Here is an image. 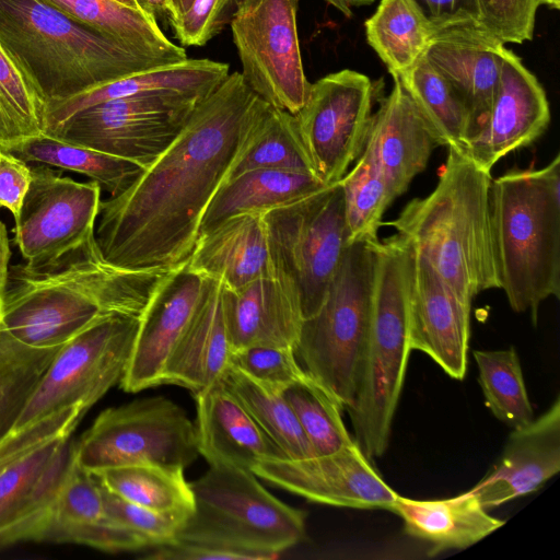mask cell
<instances>
[{
    "mask_svg": "<svg viewBox=\"0 0 560 560\" xmlns=\"http://www.w3.org/2000/svg\"><path fill=\"white\" fill-rule=\"evenodd\" d=\"M420 1V7L435 28L467 22L478 23L479 12L476 0Z\"/></svg>",
    "mask_w": 560,
    "mask_h": 560,
    "instance_id": "obj_50",
    "label": "cell"
},
{
    "mask_svg": "<svg viewBox=\"0 0 560 560\" xmlns=\"http://www.w3.org/2000/svg\"><path fill=\"white\" fill-rule=\"evenodd\" d=\"M479 384L493 416L516 429L534 419L521 362L514 348L475 350Z\"/></svg>",
    "mask_w": 560,
    "mask_h": 560,
    "instance_id": "obj_40",
    "label": "cell"
},
{
    "mask_svg": "<svg viewBox=\"0 0 560 560\" xmlns=\"http://www.w3.org/2000/svg\"><path fill=\"white\" fill-rule=\"evenodd\" d=\"M11 249L5 225L0 221V320L3 307L7 277L10 266Z\"/></svg>",
    "mask_w": 560,
    "mask_h": 560,
    "instance_id": "obj_51",
    "label": "cell"
},
{
    "mask_svg": "<svg viewBox=\"0 0 560 560\" xmlns=\"http://www.w3.org/2000/svg\"><path fill=\"white\" fill-rule=\"evenodd\" d=\"M0 43L46 103L174 61L129 47L43 0H0Z\"/></svg>",
    "mask_w": 560,
    "mask_h": 560,
    "instance_id": "obj_4",
    "label": "cell"
},
{
    "mask_svg": "<svg viewBox=\"0 0 560 560\" xmlns=\"http://www.w3.org/2000/svg\"><path fill=\"white\" fill-rule=\"evenodd\" d=\"M0 150L12 153L25 162H36L83 174L96 182L110 197L125 191L144 171L142 166L129 160L45 133Z\"/></svg>",
    "mask_w": 560,
    "mask_h": 560,
    "instance_id": "obj_33",
    "label": "cell"
},
{
    "mask_svg": "<svg viewBox=\"0 0 560 560\" xmlns=\"http://www.w3.org/2000/svg\"><path fill=\"white\" fill-rule=\"evenodd\" d=\"M549 103L536 77L512 50L505 49L489 114L460 150L491 173L499 160L535 142L549 126Z\"/></svg>",
    "mask_w": 560,
    "mask_h": 560,
    "instance_id": "obj_17",
    "label": "cell"
},
{
    "mask_svg": "<svg viewBox=\"0 0 560 560\" xmlns=\"http://www.w3.org/2000/svg\"><path fill=\"white\" fill-rule=\"evenodd\" d=\"M222 380L280 455L295 459L316 455L281 389L262 384L233 365Z\"/></svg>",
    "mask_w": 560,
    "mask_h": 560,
    "instance_id": "obj_38",
    "label": "cell"
},
{
    "mask_svg": "<svg viewBox=\"0 0 560 560\" xmlns=\"http://www.w3.org/2000/svg\"><path fill=\"white\" fill-rule=\"evenodd\" d=\"M252 378L283 390L307 374L291 348L254 346L234 350L231 364Z\"/></svg>",
    "mask_w": 560,
    "mask_h": 560,
    "instance_id": "obj_45",
    "label": "cell"
},
{
    "mask_svg": "<svg viewBox=\"0 0 560 560\" xmlns=\"http://www.w3.org/2000/svg\"><path fill=\"white\" fill-rule=\"evenodd\" d=\"M490 217L500 289L536 325L540 304L560 299V154L492 178Z\"/></svg>",
    "mask_w": 560,
    "mask_h": 560,
    "instance_id": "obj_5",
    "label": "cell"
},
{
    "mask_svg": "<svg viewBox=\"0 0 560 560\" xmlns=\"http://www.w3.org/2000/svg\"><path fill=\"white\" fill-rule=\"evenodd\" d=\"M560 470V399L526 425L513 429L501 457L471 489L490 511L536 491Z\"/></svg>",
    "mask_w": 560,
    "mask_h": 560,
    "instance_id": "obj_23",
    "label": "cell"
},
{
    "mask_svg": "<svg viewBox=\"0 0 560 560\" xmlns=\"http://www.w3.org/2000/svg\"><path fill=\"white\" fill-rule=\"evenodd\" d=\"M100 486L108 515L132 533L144 549L174 541L187 520V516L156 512L131 503L110 492L101 482Z\"/></svg>",
    "mask_w": 560,
    "mask_h": 560,
    "instance_id": "obj_44",
    "label": "cell"
},
{
    "mask_svg": "<svg viewBox=\"0 0 560 560\" xmlns=\"http://www.w3.org/2000/svg\"><path fill=\"white\" fill-rule=\"evenodd\" d=\"M138 326L139 317L109 314L97 318L63 345L14 431L67 408L79 407L88 411L120 383L132 353Z\"/></svg>",
    "mask_w": 560,
    "mask_h": 560,
    "instance_id": "obj_11",
    "label": "cell"
},
{
    "mask_svg": "<svg viewBox=\"0 0 560 560\" xmlns=\"http://www.w3.org/2000/svg\"><path fill=\"white\" fill-rule=\"evenodd\" d=\"M32 180L27 162L0 150V207L7 208L14 219Z\"/></svg>",
    "mask_w": 560,
    "mask_h": 560,
    "instance_id": "obj_49",
    "label": "cell"
},
{
    "mask_svg": "<svg viewBox=\"0 0 560 560\" xmlns=\"http://www.w3.org/2000/svg\"><path fill=\"white\" fill-rule=\"evenodd\" d=\"M1 208V207H0Z\"/></svg>",
    "mask_w": 560,
    "mask_h": 560,
    "instance_id": "obj_57",
    "label": "cell"
},
{
    "mask_svg": "<svg viewBox=\"0 0 560 560\" xmlns=\"http://www.w3.org/2000/svg\"><path fill=\"white\" fill-rule=\"evenodd\" d=\"M256 168L285 170L317 177L300 137L295 116L260 97L243 131L223 183Z\"/></svg>",
    "mask_w": 560,
    "mask_h": 560,
    "instance_id": "obj_31",
    "label": "cell"
},
{
    "mask_svg": "<svg viewBox=\"0 0 560 560\" xmlns=\"http://www.w3.org/2000/svg\"><path fill=\"white\" fill-rule=\"evenodd\" d=\"M42 540L85 545L108 552L144 549L132 533L108 515L98 479L78 464L73 453L43 528Z\"/></svg>",
    "mask_w": 560,
    "mask_h": 560,
    "instance_id": "obj_26",
    "label": "cell"
},
{
    "mask_svg": "<svg viewBox=\"0 0 560 560\" xmlns=\"http://www.w3.org/2000/svg\"><path fill=\"white\" fill-rule=\"evenodd\" d=\"M190 488L195 508L176 539L270 560L305 536V512L272 495L250 470L209 466Z\"/></svg>",
    "mask_w": 560,
    "mask_h": 560,
    "instance_id": "obj_8",
    "label": "cell"
},
{
    "mask_svg": "<svg viewBox=\"0 0 560 560\" xmlns=\"http://www.w3.org/2000/svg\"><path fill=\"white\" fill-rule=\"evenodd\" d=\"M222 301L232 352L254 346L294 350L304 316L287 273L279 269L235 290L223 285Z\"/></svg>",
    "mask_w": 560,
    "mask_h": 560,
    "instance_id": "obj_22",
    "label": "cell"
},
{
    "mask_svg": "<svg viewBox=\"0 0 560 560\" xmlns=\"http://www.w3.org/2000/svg\"><path fill=\"white\" fill-rule=\"evenodd\" d=\"M389 511L402 520L407 535L431 546L430 555L468 548L505 523L491 516L470 491L442 500L398 495Z\"/></svg>",
    "mask_w": 560,
    "mask_h": 560,
    "instance_id": "obj_30",
    "label": "cell"
},
{
    "mask_svg": "<svg viewBox=\"0 0 560 560\" xmlns=\"http://www.w3.org/2000/svg\"><path fill=\"white\" fill-rule=\"evenodd\" d=\"M199 455L209 464L250 470L280 454L223 380L194 394Z\"/></svg>",
    "mask_w": 560,
    "mask_h": 560,
    "instance_id": "obj_27",
    "label": "cell"
},
{
    "mask_svg": "<svg viewBox=\"0 0 560 560\" xmlns=\"http://www.w3.org/2000/svg\"><path fill=\"white\" fill-rule=\"evenodd\" d=\"M229 65L211 59H189L155 67L107 82L45 105L43 133L51 135L77 113L112 100L150 95L209 96L229 75Z\"/></svg>",
    "mask_w": 560,
    "mask_h": 560,
    "instance_id": "obj_25",
    "label": "cell"
},
{
    "mask_svg": "<svg viewBox=\"0 0 560 560\" xmlns=\"http://www.w3.org/2000/svg\"><path fill=\"white\" fill-rule=\"evenodd\" d=\"M326 187L316 176L277 168H256L223 183L209 202L199 235L223 220L245 213L265 214Z\"/></svg>",
    "mask_w": 560,
    "mask_h": 560,
    "instance_id": "obj_32",
    "label": "cell"
},
{
    "mask_svg": "<svg viewBox=\"0 0 560 560\" xmlns=\"http://www.w3.org/2000/svg\"><path fill=\"white\" fill-rule=\"evenodd\" d=\"M86 411L71 407L10 433L0 442V475L13 463L42 444L71 435Z\"/></svg>",
    "mask_w": 560,
    "mask_h": 560,
    "instance_id": "obj_47",
    "label": "cell"
},
{
    "mask_svg": "<svg viewBox=\"0 0 560 560\" xmlns=\"http://www.w3.org/2000/svg\"><path fill=\"white\" fill-rule=\"evenodd\" d=\"M73 455L85 470L133 464L185 469L199 456L195 423L173 400L156 396L102 411Z\"/></svg>",
    "mask_w": 560,
    "mask_h": 560,
    "instance_id": "obj_9",
    "label": "cell"
},
{
    "mask_svg": "<svg viewBox=\"0 0 560 560\" xmlns=\"http://www.w3.org/2000/svg\"><path fill=\"white\" fill-rule=\"evenodd\" d=\"M234 0H194L171 25L183 46H203L224 27Z\"/></svg>",
    "mask_w": 560,
    "mask_h": 560,
    "instance_id": "obj_48",
    "label": "cell"
},
{
    "mask_svg": "<svg viewBox=\"0 0 560 560\" xmlns=\"http://www.w3.org/2000/svg\"><path fill=\"white\" fill-rule=\"evenodd\" d=\"M222 282L212 279L188 328L168 358L162 384H173L192 394L221 381L231 364Z\"/></svg>",
    "mask_w": 560,
    "mask_h": 560,
    "instance_id": "obj_29",
    "label": "cell"
},
{
    "mask_svg": "<svg viewBox=\"0 0 560 560\" xmlns=\"http://www.w3.org/2000/svg\"><path fill=\"white\" fill-rule=\"evenodd\" d=\"M273 260L296 284L304 318L314 315L349 245L339 183L264 214Z\"/></svg>",
    "mask_w": 560,
    "mask_h": 560,
    "instance_id": "obj_10",
    "label": "cell"
},
{
    "mask_svg": "<svg viewBox=\"0 0 560 560\" xmlns=\"http://www.w3.org/2000/svg\"><path fill=\"white\" fill-rule=\"evenodd\" d=\"M388 95L377 98L360 156L385 176L397 197L427 167L439 142L396 78Z\"/></svg>",
    "mask_w": 560,
    "mask_h": 560,
    "instance_id": "obj_24",
    "label": "cell"
},
{
    "mask_svg": "<svg viewBox=\"0 0 560 560\" xmlns=\"http://www.w3.org/2000/svg\"><path fill=\"white\" fill-rule=\"evenodd\" d=\"M375 86L366 75L340 70L311 83L294 115L300 137L318 179L337 184L364 148Z\"/></svg>",
    "mask_w": 560,
    "mask_h": 560,
    "instance_id": "obj_14",
    "label": "cell"
},
{
    "mask_svg": "<svg viewBox=\"0 0 560 560\" xmlns=\"http://www.w3.org/2000/svg\"><path fill=\"white\" fill-rule=\"evenodd\" d=\"M347 18L352 16V8L372 4L375 0H324Z\"/></svg>",
    "mask_w": 560,
    "mask_h": 560,
    "instance_id": "obj_53",
    "label": "cell"
},
{
    "mask_svg": "<svg viewBox=\"0 0 560 560\" xmlns=\"http://www.w3.org/2000/svg\"><path fill=\"white\" fill-rule=\"evenodd\" d=\"M299 0H237L231 31L246 84L261 100L295 115L311 83L298 36Z\"/></svg>",
    "mask_w": 560,
    "mask_h": 560,
    "instance_id": "obj_12",
    "label": "cell"
},
{
    "mask_svg": "<svg viewBox=\"0 0 560 560\" xmlns=\"http://www.w3.org/2000/svg\"><path fill=\"white\" fill-rule=\"evenodd\" d=\"M61 347H30L0 327V442L14 431Z\"/></svg>",
    "mask_w": 560,
    "mask_h": 560,
    "instance_id": "obj_39",
    "label": "cell"
},
{
    "mask_svg": "<svg viewBox=\"0 0 560 560\" xmlns=\"http://www.w3.org/2000/svg\"><path fill=\"white\" fill-rule=\"evenodd\" d=\"M171 271L117 267L93 235L45 267L9 266L0 327L30 347H61L102 316L140 317Z\"/></svg>",
    "mask_w": 560,
    "mask_h": 560,
    "instance_id": "obj_2",
    "label": "cell"
},
{
    "mask_svg": "<svg viewBox=\"0 0 560 560\" xmlns=\"http://www.w3.org/2000/svg\"><path fill=\"white\" fill-rule=\"evenodd\" d=\"M411 249L397 233L376 243L372 317L354 400L346 410L371 460L387 450L410 348L407 291Z\"/></svg>",
    "mask_w": 560,
    "mask_h": 560,
    "instance_id": "obj_6",
    "label": "cell"
},
{
    "mask_svg": "<svg viewBox=\"0 0 560 560\" xmlns=\"http://www.w3.org/2000/svg\"><path fill=\"white\" fill-rule=\"evenodd\" d=\"M378 237L349 244L318 311L304 318L294 354L343 409L354 400L369 338Z\"/></svg>",
    "mask_w": 560,
    "mask_h": 560,
    "instance_id": "obj_7",
    "label": "cell"
},
{
    "mask_svg": "<svg viewBox=\"0 0 560 560\" xmlns=\"http://www.w3.org/2000/svg\"><path fill=\"white\" fill-rule=\"evenodd\" d=\"M72 453L70 435L58 436L0 475V546L39 541Z\"/></svg>",
    "mask_w": 560,
    "mask_h": 560,
    "instance_id": "obj_20",
    "label": "cell"
},
{
    "mask_svg": "<svg viewBox=\"0 0 560 560\" xmlns=\"http://www.w3.org/2000/svg\"><path fill=\"white\" fill-rule=\"evenodd\" d=\"M211 280L186 265L162 280L139 317L132 353L119 383L125 392L162 385L166 362L202 303Z\"/></svg>",
    "mask_w": 560,
    "mask_h": 560,
    "instance_id": "obj_18",
    "label": "cell"
},
{
    "mask_svg": "<svg viewBox=\"0 0 560 560\" xmlns=\"http://www.w3.org/2000/svg\"><path fill=\"white\" fill-rule=\"evenodd\" d=\"M201 101L163 94L112 100L77 113L49 136L145 170L173 143Z\"/></svg>",
    "mask_w": 560,
    "mask_h": 560,
    "instance_id": "obj_13",
    "label": "cell"
},
{
    "mask_svg": "<svg viewBox=\"0 0 560 560\" xmlns=\"http://www.w3.org/2000/svg\"><path fill=\"white\" fill-rule=\"evenodd\" d=\"M32 180L15 220L14 244L25 265H50L95 235L101 186L61 176L46 164L31 166Z\"/></svg>",
    "mask_w": 560,
    "mask_h": 560,
    "instance_id": "obj_15",
    "label": "cell"
},
{
    "mask_svg": "<svg viewBox=\"0 0 560 560\" xmlns=\"http://www.w3.org/2000/svg\"><path fill=\"white\" fill-rule=\"evenodd\" d=\"M252 471L268 483L315 503L389 510L398 494L353 442L336 452L305 458L275 454Z\"/></svg>",
    "mask_w": 560,
    "mask_h": 560,
    "instance_id": "obj_16",
    "label": "cell"
},
{
    "mask_svg": "<svg viewBox=\"0 0 560 560\" xmlns=\"http://www.w3.org/2000/svg\"><path fill=\"white\" fill-rule=\"evenodd\" d=\"M186 267L230 290L276 273L264 214L233 215L201 233Z\"/></svg>",
    "mask_w": 560,
    "mask_h": 560,
    "instance_id": "obj_28",
    "label": "cell"
},
{
    "mask_svg": "<svg viewBox=\"0 0 560 560\" xmlns=\"http://www.w3.org/2000/svg\"><path fill=\"white\" fill-rule=\"evenodd\" d=\"M410 249L407 291L410 348L429 355L450 377L464 380L471 305Z\"/></svg>",
    "mask_w": 560,
    "mask_h": 560,
    "instance_id": "obj_19",
    "label": "cell"
},
{
    "mask_svg": "<svg viewBox=\"0 0 560 560\" xmlns=\"http://www.w3.org/2000/svg\"><path fill=\"white\" fill-rule=\"evenodd\" d=\"M546 5L558 10L560 8V0H546Z\"/></svg>",
    "mask_w": 560,
    "mask_h": 560,
    "instance_id": "obj_56",
    "label": "cell"
},
{
    "mask_svg": "<svg viewBox=\"0 0 560 560\" xmlns=\"http://www.w3.org/2000/svg\"><path fill=\"white\" fill-rule=\"evenodd\" d=\"M71 19L140 51L174 62L186 60L184 47L173 44L158 22L140 10L112 0H43Z\"/></svg>",
    "mask_w": 560,
    "mask_h": 560,
    "instance_id": "obj_34",
    "label": "cell"
},
{
    "mask_svg": "<svg viewBox=\"0 0 560 560\" xmlns=\"http://www.w3.org/2000/svg\"><path fill=\"white\" fill-rule=\"evenodd\" d=\"M505 49L478 23L467 22L435 28L424 51L466 104L472 121L470 136L489 114Z\"/></svg>",
    "mask_w": 560,
    "mask_h": 560,
    "instance_id": "obj_21",
    "label": "cell"
},
{
    "mask_svg": "<svg viewBox=\"0 0 560 560\" xmlns=\"http://www.w3.org/2000/svg\"><path fill=\"white\" fill-rule=\"evenodd\" d=\"M478 24L503 44L533 38L535 19L546 0H476Z\"/></svg>",
    "mask_w": 560,
    "mask_h": 560,
    "instance_id": "obj_46",
    "label": "cell"
},
{
    "mask_svg": "<svg viewBox=\"0 0 560 560\" xmlns=\"http://www.w3.org/2000/svg\"><path fill=\"white\" fill-rule=\"evenodd\" d=\"M364 26L370 46L393 78L424 54L435 31L417 0H381Z\"/></svg>",
    "mask_w": 560,
    "mask_h": 560,
    "instance_id": "obj_36",
    "label": "cell"
},
{
    "mask_svg": "<svg viewBox=\"0 0 560 560\" xmlns=\"http://www.w3.org/2000/svg\"><path fill=\"white\" fill-rule=\"evenodd\" d=\"M339 184L343 191L349 244L378 237L382 217L397 198L385 176L371 161L359 156Z\"/></svg>",
    "mask_w": 560,
    "mask_h": 560,
    "instance_id": "obj_42",
    "label": "cell"
},
{
    "mask_svg": "<svg viewBox=\"0 0 560 560\" xmlns=\"http://www.w3.org/2000/svg\"><path fill=\"white\" fill-rule=\"evenodd\" d=\"M410 96L439 145L462 150L471 135L470 113L424 54L405 72L395 77Z\"/></svg>",
    "mask_w": 560,
    "mask_h": 560,
    "instance_id": "obj_35",
    "label": "cell"
},
{
    "mask_svg": "<svg viewBox=\"0 0 560 560\" xmlns=\"http://www.w3.org/2000/svg\"><path fill=\"white\" fill-rule=\"evenodd\" d=\"M94 475L110 492L143 508L187 517L194 511V494L184 469L133 464L110 467Z\"/></svg>",
    "mask_w": 560,
    "mask_h": 560,
    "instance_id": "obj_37",
    "label": "cell"
},
{
    "mask_svg": "<svg viewBox=\"0 0 560 560\" xmlns=\"http://www.w3.org/2000/svg\"><path fill=\"white\" fill-rule=\"evenodd\" d=\"M140 9L150 18L155 20H165L170 23L174 19L171 0H137Z\"/></svg>",
    "mask_w": 560,
    "mask_h": 560,
    "instance_id": "obj_52",
    "label": "cell"
},
{
    "mask_svg": "<svg viewBox=\"0 0 560 560\" xmlns=\"http://www.w3.org/2000/svg\"><path fill=\"white\" fill-rule=\"evenodd\" d=\"M45 102L0 43V149L43 133Z\"/></svg>",
    "mask_w": 560,
    "mask_h": 560,
    "instance_id": "obj_43",
    "label": "cell"
},
{
    "mask_svg": "<svg viewBox=\"0 0 560 560\" xmlns=\"http://www.w3.org/2000/svg\"><path fill=\"white\" fill-rule=\"evenodd\" d=\"M282 392L316 455L354 442L343 423L341 405L308 374Z\"/></svg>",
    "mask_w": 560,
    "mask_h": 560,
    "instance_id": "obj_41",
    "label": "cell"
},
{
    "mask_svg": "<svg viewBox=\"0 0 560 560\" xmlns=\"http://www.w3.org/2000/svg\"><path fill=\"white\" fill-rule=\"evenodd\" d=\"M257 100L241 72L230 73L125 191L101 201L95 240L108 262L130 270L188 262Z\"/></svg>",
    "mask_w": 560,
    "mask_h": 560,
    "instance_id": "obj_1",
    "label": "cell"
},
{
    "mask_svg": "<svg viewBox=\"0 0 560 560\" xmlns=\"http://www.w3.org/2000/svg\"><path fill=\"white\" fill-rule=\"evenodd\" d=\"M491 173L448 148L435 188L382 225L397 231L467 304L500 289L490 217Z\"/></svg>",
    "mask_w": 560,
    "mask_h": 560,
    "instance_id": "obj_3",
    "label": "cell"
},
{
    "mask_svg": "<svg viewBox=\"0 0 560 560\" xmlns=\"http://www.w3.org/2000/svg\"><path fill=\"white\" fill-rule=\"evenodd\" d=\"M112 1H114V2H116V3H118V4H121V5H124V7H127V8L133 9V10H140V11H142V10L140 9V7H139V4H138L137 0H112ZM142 12H143V11H142Z\"/></svg>",
    "mask_w": 560,
    "mask_h": 560,
    "instance_id": "obj_55",
    "label": "cell"
},
{
    "mask_svg": "<svg viewBox=\"0 0 560 560\" xmlns=\"http://www.w3.org/2000/svg\"><path fill=\"white\" fill-rule=\"evenodd\" d=\"M174 19L171 24L180 15H183L191 5L194 0H171Z\"/></svg>",
    "mask_w": 560,
    "mask_h": 560,
    "instance_id": "obj_54",
    "label": "cell"
}]
</instances>
